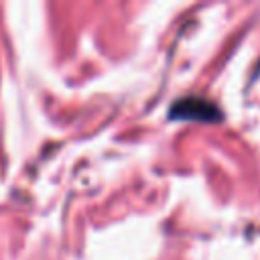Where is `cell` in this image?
Listing matches in <instances>:
<instances>
[{"label": "cell", "instance_id": "6da1fadb", "mask_svg": "<svg viewBox=\"0 0 260 260\" xmlns=\"http://www.w3.org/2000/svg\"><path fill=\"white\" fill-rule=\"evenodd\" d=\"M169 118H173V120H195V122H219L223 116H221V110L213 102H209L205 98L189 95V98H183V100H179L171 106Z\"/></svg>", "mask_w": 260, "mask_h": 260}]
</instances>
